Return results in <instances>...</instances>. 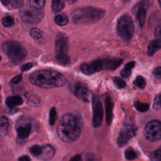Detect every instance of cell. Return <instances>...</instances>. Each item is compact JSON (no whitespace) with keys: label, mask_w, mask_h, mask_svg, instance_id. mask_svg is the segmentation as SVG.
<instances>
[{"label":"cell","mask_w":161,"mask_h":161,"mask_svg":"<svg viewBox=\"0 0 161 161\" xmlns=\"http://www.w3.org/2000/svg\"><path fill=\"white\" fill-rule=\"evenodd\" d=\"M82 121L77 116L66 113L64 114L57 128L58 138L64 142L70 143L76 141L81 133Z\"/></svg>","instance_id":"1"},{"label":"cell","mask_w":161,"mask_h":161,"mask_svg":"<svg viewBox=\"0 0 161 161\" xmlns=\"http://www.w3.org/2000/svg\"><path fill=\"white\" fill-rule=\"evenodd\" d=\"M31 84L43 89L64 86L66 78L60 72L53 70H40L31 73L29 77Z\"/></svg>","instance_id":"2"},{"label":"cell","mask_w":161,"mask_h":161,"mask_svg":"<svg viewBox=\"0 0 161 161\" xmlns=\"http://www.w3.org/2000/svg\"><path fill=\"white\" fill-rule=\"evenodd\" d=\"M103 9L86 6L75 9L72 13V21L74 23L87 25L94 23L100 20L104 15Z\"/></svg>","instance_id":"3"},{"label":"cell","mask_w":161,"mask_h":161,"mask_svg":"<svg viewBox=\"0 0 161 161\" xmlns=\"http://www.w3.org/2000/svg\"><path fill=\"white\" fill-rule=\"evenodd\" d=\"M2 49L10 60L15 64L21 62L27 55L26 50L19 42L14 40L4 42L2 45Z\"/></svg>","instance_id":"4"},{"label":"cell","mask_w":161,"mask_h":161,"mask_svg":"<svg viewBox=\"0 0 161 161\" xmlns=\"http://www.w3.org/2000/svg\"><path fill=\"white\" fill-rule=\"evenodd\" d=\"M117 30L119 35L123 40L126 41L130 40L133 35L135 30L132 18L128 14L122 16L118 22Z\"/></svg>","instance_id":"5"},{"label":"cell","mask_w":161,"mask_h":161,"mask_svg":"<svg viewBox=\"0 0 161 161\" xmlns=\"http://www.w3.org/2000/svg\"><path fill=\"white\" fill-rule=\"evenodd\" d=\"M19 16L21 20L26 23L36 24L42 21L43 17V12L42 10L37 9L29 6L21 9Z\"/></svg>","instance_id":"6"},{"label":"cell","mask_w":161,"mask_h":161,"mask_svg":"<svg viewBox=\"0 0 161 161\" xmlns=\"http://www.w3.org/2000/svg\"><path fill=\"white\" fill-rule=\"evenodd\" d=\"M143 135L150 142H157L161 138V124L159 120L150 121L145 125Z\"/></svg>","instance_id":"7"},{"label":"cell","mask_w":161,"mask_h":161,"mask_svg":"<svg viewBox=\"0 0 161 161\" xmlns=\"http://www.w3.org/2000/svg\"><path fill=\"white\" fill-rule=\"evenodd\" d=\"M137 128L132 123L125 124L123 128L121 130L116 140L117 145L119 147H123L126 145L129 140L133 138L136 133Z\"/></svg>","instance_id":"8"},{"label":"cell","mask_w":161,"mask_h":161,"mask_svg":"<svg viewBox=\"0 0 161 161\" xmlns=\"http://www.w3.org/2000/svg\"><path fill=\"white\" fill-rule=\"evenodd\" d=\"M92 126L97 128L101 126L103 118V108L101 101L99 97L94 95L92 97Z\"/></svg>","instance_id":"9"},{"label":"cell","mask_w":161,"mask_h":161,"mask_svg":"<svg viewBox=\"0 0 161 161\" xmlns=\"http://www.w3.org/2000/svg\"><path fill=\"white\" fill-rule=\"evenodd\" d=\"M148 4L149 0H142L134 8L136 18L140 27H143L144 25L147 9L148 7Z\"/></svg>","instance_id":"10"},{"label":"cell","mask_w":161,"mask_h":161,"mask_svg":"<svg viewBox=\"0 0 161 161\" xmlns=\"http://www.w3.org/2000/svg\"><path fill=\"white\" fill-rule=\"evenodd\" d=\"M75 96L80 101L89 103L91 101V92L88 88L81 83H75L73 89Z\"/></svg>","instance_id":"11"},{"label":"cell","mask_w":161,"mask_h":161,"mask_svg":"<svg viewBox=\"0 0 161 161\" xmlns=\"http://www.w3.org/2000/svg\"><path fill=\"white\" fill-rule=\"evenodd\" d=\"M16 129L18 137L21 139H25L31 133L32 125L30 121L21 120L17 123Z\"/></svg>","instance_id":"12"},{"label":"cell","mask_w":161,"mask_h":161,"mask_svg":"<svg viewBox=\"0 0 161 161\" xmlns=\"http://www.w3.org/2000/svg\"><path fill=\"white\" fill-rule=\"evenodd\" d=\"M55 49L56 53H65L69 50V39L67 36L60 33L57 35L55 41Z\"/></svg>","instance_id":"13"},{"label":"cell","mask_w":161,"mask_h":161,"mask_svg":"<svg viewBox=\"0 0 161 161\" xmlns=\"http://www.w3.org/2000/svg\"><path fill=\"white\" fill-rule=\"evenodd\" d=\"M103 69V64L101 60H96L90 64H82L80 65L81 71L86 75H91Z\"/></svg>","instance_id":"14"},{"label":"cell","mask_w":161,"mask_h":161,"mask_svg":"<svg viewBox=\"0 0 161 161\" xmlns=\"http://www.w3.org/2000/svg\"><path fill=\"white\" fill-rule=\"evenodd\" d=\"M105 110H106V120L108 126H109L113 119V101L109 96H106L104 99Z\"/></svg>","instance_id":"15"},{"label":"cell","mask_w":161,"mask_h":161,"mask_svg":"<svg viewBox=\"0 0 161 161\" xmlns=\"http://www.w3.org/2000/svg\"><path fill=\"white\" fill-rule=\"evenodd\" d=\"M55 153V149L50 144L42 145V152L39 158L43 160H49L52 159Z\"/></svg>","instance_id":"16"},{"label":"cell","mask_w":161,"mask_h":161,"mask_svg":"<svg viewBox=\"0 0 161 161\" xmlns=\"http://www.w3.org/2000/svg\"><path fill=\"white\" fill-rule=\"evenodd\" d=\"M102 61L103 64V69L111 70H113L117 69L123 62L121 59L117 58L105 59L104 60Z\"/></svg>","instance_id":"17"},{"label":"cell","mask_w":161,"mask_h":161,"mask_svg":"<svg viewBox=\"0 0 161 161\" xmlns=\"http://www.w3.org/2000/svg\"><path fill=\"white\" fill-rule=\"evenodd\" d=\"M6 104L11 109H14L16 106H20L23 104V100L19 96H9L6 99Z\"/></svg>","instance_id":"18"},{"label":"cell","mask_w":161,"mask_h":161,"mask_svg":"<svg viewBox=\"0 0 161 161\" xmlns=\"http://www.w3.org/2000/svg\"><path fill=\"white\" fill-rule=\"evenodd\" d=\"M161 47L160 38H156L152 42L148 45L147 47V54L149 56H152L155 52L160 50Z\"/></svg>","instance_id":"19"},{"label":"cell","mask_w":161,"mask_h":161,"mask_svg":"<svg viewBox=\"0 0 161 161\" xmlns=\"http://www.w3.org/2000/svg\"><path fill=\"white\" fill-rule=\"evenodd\" d=\"M25 97L27 100L28 103L31 106H37L40 103V100L39 97L33 92H27L25 94Z\"/></svg>","instance_id":"20"},{"label":"cell","mask_w":161,"mask_h":161,"mask_svg":"<svg viewBox=\"0 0 161 161\" xmlns=\"http://www.w3.org/2000/svg\"><path fill=\"white\" fill-rule=\"evenodd\" d=\"M135 62L134 61H131L126 64L125 67L122 69V70L120 72L121 76L123 78L128 77L130 75L131 73V70L135 67Z\"/></svg>","instance_id":"21"},{"label":"cell","mask_w":161,"mask_h":161,"mask_svg":"<svg viewBox=\"0 0 161 161\" xmlns=\"http://www.w3.org/2000/svg\"><path fill=\"white\" fill-rule=\"evenodd\" d=\"M64 0H52V9L54 13H57L64 8Z\"/></svg>","instance_id":"22"},{"label":"cell","mask_w":161,"mask_h":161,"mask_svg":"<svg viewBox=\"0 0 161 161\" xmlns=\"http://www.w3.org/2000/svg\"><path fill=\"white\" fill-rule=\"evenodd\" d=\"M9 126V121L6 116L0 118V133L2 136H4L8 131Z\"/></svg>","instance_id":"23"},{"label":"cell","mask_w":161,"mask_h":161,"mask_svg":"<svg viewBox=\"0 0 161 161\" xmlns=\"http://www.w3.org/2000/svg\"><path fill=\"white\" fill-rule=\"evenodd\" d=\"M55 23L58 26H65L68 23V17L65 14H59L55 16L54 19Z\"/></svg>","instance_id":"24"},{"label":"cell","mask_w":161,"mask_h":161,"mask_svg":"<svg viewBox=\"0 0 161 161\" xmlns=\"http://www.w3.org/2000/svg\"><path fill=\"white\" fill-rule=\"evenodd\" d=\"M55 58L63 65H67L70 63V58L65 53H56Z\"/></svg>","instance_id":"25"},{"label":"cell","mask_w":161,"mask_h":161,"mask_svg":"<svg viewBox=\"0 0 161 161\" xmlns=\"http://www.w3.org/2000/svg\"><path fill=\"white\" fill-rule=\"evenodd\" d=\"M29 6L40 10H42L45 6V0H28Z\"/></svg>","instance_id":"26"},{"label":"cell","mask_w":161,"mask_h":161,"mask_svg":"<svg viewBox=\"0 0 161 161\" xmlns=\"http://www.w3.org/2000/svg\"><path fill=\"white\" fill-rule=\"evenodd\" d=\"M135 108L140 112H145L148 110L150 108V104L147 103H142L136 101L134 103Z\"/></svg>","instance_id":"27"},{"label":"cell","mask_w":161,"mask_h":161,"mask_svg":"<svg viewBox=\"0 0 161 161\" xmlns=\"http://www.w3.org/2000/svg\"><path fill=\"white\" fill-rule=\"evenodd\" d=\"M30 152L35 157L40 158L42 152V146L39 145H35L30 148Z\"/></svg>","instance_id":"28"},{"label":"cell","mask_w":161,"mask_h":161,"mask_svg":"<svg viewBox=\"0 0 161 161\" xmlns=\"http://www.w3.org/2000/svg\"><path fill=\"white\" fill-rule=\"evenodd\" d=\"M30 36L36 41L40 40L42 37V33L41 30L36 28H33L30 31Z\"/></svg>","instance_id":"29"},{"label":"cell","mask_w":161,"mask_h":161,"mask_svg":"<svg viewBox=\"0 0 161 161\" xmlns=\"http://www.w3.org/2000/svg\"><path fill=\"white\" fill-rule=\"evenodd\" d=\"M125 157L127 160H133L137 157V155L135 151L131 147H128L125 150Z\"/></svg>","instance_id":"30"},{"label":"cell","mask_w":161,"mask_h":161,"mask_svg":"<svg viewBox=\"0 0 161 161\" xmlns=\"http://www.w3.org/2000/svg\"><path fill=\"white\" fill-rule=\"evenodd\" d=\"M2 23L4 26L9 28V27L13 26L14 25V18L11 16L8 15V16H4L2 19Z\"/></svg>","instance_id":"31"},{"label":"cell","mask_w":161,"mask_h":161,"mask_svg":"<svg viewBox=\"0 0 161 161\" xmlns=\"http://www.w3.org/2000/svg\"><path fill=\"white\" fill-rule=\"evenodd\" d=\"M133 84L138 88L143 89L146 86V81L142 76L138 75L136 77L135 80L133 82Z\"/></svg>","instance_id":"32"},{"label":"cell","mask_w":161,"mask_h":161,"mask_svg":"<svg viewBox=\"0 0 161 161\" xmlns=\"http://www.w3.org/2000/svg\"><path fill=\"white\" fill-rule=\"evenodd\" d=\"M113 82L116 87L118 89H123L126 86L125 81L121 77H116L113 79Z\"/></svg>","instance_id":"33"},{"label":"cell","mask_w":161,"mask_h":161,"mask_svg":"<svg viewBox=\"0 0 161 161\" xmlns=\"http://www.w3.org/2000/svg\"><path fill=\"white\" fill-rule=\"evenodd\" d=\"M57 119V111L55 107H52L49 113V123L53 125Z\"/></svg>","instance_id":"34"},{"label":"cell","mask_w":161,"mask_h":161,"mask_svg":"<svg viewBox=\"0 0 161 161\" xmlns=\"http://www.w3.org/2000/svg\"><path fill=\"white\" fill-rule=\"evenodd\" d=\"M160 149L158 148L156 150H154L150 155V158L152 160H158L160 161Z\"/></svg>","instance_id":"35"},{"label":"cell","mask_w":161,"mask_h":161,"mask_svg":"<svg viewBox=\"0 0 161 161\" xmlns=\"http://www.w3.org/2000/svg\"><path fill=\"white\" fill-rule=\"evenodd\" d=\"M10 6L16 8L21 7L23 4V0H9Z\"/></svg>","instance_id":"36"},{"label":"cell","mask_w":161,"mask_h":161,"mask_svg":"<svg viewBox=\"0 0 161 161\" xmlns=\"http://www.w3.org/2000/svg\"><path fill=\"white\" fill-rule=\"evenodd\" d=\"M153 107L155 109H160L161 108V104H160V95L156 96L153 100Z\"/></svg>","instance_id":"37"},{"label":"cell","mask_w":161,"mask_h":161,"mask_svg":"<svg viewBox=\"0 0 161 161\" xmlns=\"http://www.w3.org/2000/svg\"><path fill=\"white\" fill-rule=\"evenodd\" d=\"M153 74L158 79H160L161 78V67H157L153 72Z\"/></svg>","instance_id":"38"},{"label":"cell","mask_w":161,"mask_h":161,"mask_svg":"<svg viewBox=\"0 0 161 161\" xmlns=\"http://www.w3.org/2000/svg\"><path fill=\"white\" fill-rule=\"evenodd\" d=\"M33 67V64L31 63V62H28V63H26L24 65H23L21 67V70L24 72V71H27L28 70H30V69H31Z\"/></svg>","instance_id":"39"},{"label":"cell","mask_w":161,"mask_h":161,"mask_svg":"<svg viewBox=\"0 0 161 161\" xmlns=\"http://www.w3.org/2000/svg\"><path fill=\"white\" fill-rule=\"evenodd\" d=\"M22 80V75L21 74H19V75H16L15 77H14L12 80H11V82L14 84H18L19 82H20Z\"/></svg>","instance_id":"40"},{"label":"cell","mask_w":161,"mask_h":161,"mask_svg":"<svg viewBox=\"0 0 161 161\" xmlns=\"http://www.w3.org/2000/svg\"><path fill=\"white\" fill-rule=\"evenodd\" d=\"M18 160H19V161H30V160H31V158L27 155H23V156H21V157H19L18 158Z\"/></svg>","instance_id":"41"},{"label":"cell","mask_w":161,"mask_h":161,"mask_svg":"<svg viewBox=\"0 0 161 161\" xmlns=\"http://www.w3.org/2000/svg\"><path fill=\"white\" fill-rule=\"evenodd\" d=\"M155 35L156 37H157L158 38H160V26H157L155 29Z\"/></svg>","instance_id":"42"},{"label":"cell","mask_w":161,"mask_h":161,"mask_svg":"<svg viewBox=\"0 0 161 161\" xmlns=\"http://www.w3.org/2000/svg\"><path fill=\"white\" fill-rule=\"evenodd\" d=\"M1 2L2 3V4L5 6H10V3H9V0H0Z\"/></svg>","instance_id":"43"},{"label":"cell","mask_w":161,"mask_h":161,"mask_svg":"<svg viewBox=\"0 0 161 161\" xmlns=\"http://www.w3.org/2000/svg\"><path fill=\"white\" fill-rule=\"evenodd\" d=\"M70 160H74V161H79V160H81V157L80 155H76V156H74V157H72Z\"/></svg>","instance_id":"44"},{"label":"cell","mask_w":161,"mask_h":161,"mask_svg":"<svg viewBox=\"0 0 161 161\" xmlns=\"http://www.w3.org/2000/svg\"><path fill=\"white\" fill-rule=\"evenodd\" d=\"M67 1H69V2H71L72 3H75V1H77V0H67Z\"/></svg>","instance_id":"45"},{"label":"cell","mask_w":161,"mask_h":161,"mask_svg":"<svg viewBox=\"0 0 161 161\" xmlns=\"http://www.w3.org/2000/svg\"><path fill=\"white\" fill-rule=\"evenodd\" d=\"M124 2H125V3H127V2H129V1H130L131 0H123Z\"/></svg>","instance_id":"46"},{"label":"cell","mask_w":161,"mask_h":161,"mask_svg":"<svg viewBox=\"0 0 161 161\" xmlns=\"http://www.w3.org/2000/svg\"><path fill=\"white\" fill-rule=\"evenodd\" d=\"M158 3L160 4V0H158Z\"/></svg>","instance_id":"47"},{"label":"cell","mask_w":161,"mask_h":161,"mask_svg":"<svg viewBox=\"0 0 161 161\" xmlns=\"http://www.w3.org/2000/svg\"><path fill=\"white\" fill-rule=\"evenodd\" d=\"M1 57L0 56V60H1Z\"/></svg>","instance_id":"48"},{"label":"cell","mask_w":161,"mask_h":161,"mask_svg":"<svg viewBox=\"0 0 161 161\" xmlns=\"http://www.w3.org/2000/svg\"><path fill=\"white\" fill-rule=\"evenodd\" d=\"M0 89H1V86H0Z\"/></svg>","instance_id":"49"}]
</instances>
